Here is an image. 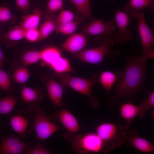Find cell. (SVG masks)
I'll return each mask as SVG.
<instances>
[{
  "label": "cell",
  "mask_w": 154,
  "mask_h": 154,
  "mask_svg": "<svg viewBox=\"0 0 154 154\" xmlns=\"http://www.w3.org/2000/svg\"><path fill=\"white\" fill-rule=\"evenodd\" d=\"M122 74L121 71L116 72L104 71L101 72L98 78L99 82L107 92H109L116 82L120 79Z\"/></svg>",
  "instance_id": "18"
},
{
  "label": "cell",
  "mask_w": 154,
  "mask_h": 154,
  "mask_svg": "<svg viewBox=\"0 0 154 154\" xmlns=\"http://www.w3.org/2000/svg\"><path fill=\"white\" fill-rule=\"evenodd\" d=\"M41 58V51L32 50L24 53L21 57V60L23 64L27 66L35 63Z\"/></svg>",
  "instance_id": "28"
},
{
  "label": "cell",
  "mask_w": 154,
  "mask_h": 154,
  "mask_svg": "<svg viewBox=\"0 0 154 154\" xmlns=\"http://www.w3.org/2000/svg\"><path fill=\"white\" fill-rule=\"evenodd\" d=\"M1 33V28H0V33Z\"/></svg>",
  "instance_id": "40"
},
{
  "label": "cell",
  "mask_w": 154,
  "mask_h": 154,
  "mask_svg": "<svg viewBox=\"0 0 154 154\" xmlns=\"http://www.w3.org/2000/svg\"><path fill=\"white\" fill-rule=\"evenodd\" d=\"M42 15V12L37 9H35L32 14L25 17L20 26L26 31L37 29Z\"/></svg>",
  "instance_id": "21"
},
{
  "label": "cell",
  "mask_w": 154,
  "mask_h": 154,
  "mask_svg": "<svg viewBox=\"0 0 154 154\" xmlns=\"http://www.w3.org/2000/svg\"><path fill=\"white\" fill-rule=\"evenodd\" d=\"M11 126L21 138H25L33 127L34 116L27 110L19 111L11 118Z\"/></svg>",
  "instance_id": "8"
},
{
  "label": "cell",
  "mask_w": 154,
  "mask_h": 154,
  "mask_svg": "<svg viewBox=\"0 0 154 154\" xmlns=\"http://www.w3.org/2000/svg\"><path fill=\"white\" fill-rule=\"evenodd\" d=\"M87 44V40L84 34L73 33L62 44L61 49L73 54L82 50Z\"/></svg>",
  "instance_id": "14"
},
{
  "label": "cell",
  "mask_w": 154,
  "mask_h": 154,
  "mask_svg": "<svg viewBox=\"0 0 154 154\" xmlns=\"http://www.w3.org/2000/svg\"><path fill=\"white\" fill-rule=\"evenodd\" d=\"M17 8L25 12L29 11V0H15Z\"/></svg>",
  "instance_id": "37"
},
{
  "label": "cell",
  "mask_w": 154,
  "mask_h": 154,
  "mask_svg": "<svg viewBox=\"0 0 154 154\" xmlns=\"http://www.w3.org/2000/svg\"><path fill=\"white\" fill-rule=\"evenodd\" d=\"M119 113L121 117L126 121L125 129L128 130L132 121L136 117H139L140 114L139 106L135 105L130 102L124 103L120 106Z\"/></svg>",
  "instance_id": "16"
},
{
  "label": "cell",
  "mask_w": 154,
  "mask_h": 154,
  "mask_svg": "<svg viewBox=\"0 0 154 154\" xmlns=\"http://www.w3.org/2000/svg\"><path fill=\"white\" fill-rule=\"evenodd\" d=\"M75 17L74 15L70 11L63 9L60 10L59 15L56 17L58 26L73 21Z\"/></svg>",
  "instance_id": "31"
},
{
  "label": "cell",
  "mask_w": 154,
  "mask_h": 154,
  "mask_svg": "<svg viewBox=\"0 0 154 154\" xmlns=\"http://www.w3.org/2000/svg\"><path fill=\"white\" fill-rule=\"evenodd\" d=\"M41 51V64L42 66H50L56 60L62 56L61 51L55 47H48Z\"/></svg>",
  "instance_id": "22"
},
{
  "label": "cell",
  "mask_w": 154,
  "mask_h": 154,
  "mask_svg": "<svg viewBox=\"0 0 154 154\" xmlns=\"http://www.w3.org/2000/svg\"><path fill=\"white\" fill-rule=\"evenodd\" d=\"M12 15L10 10L4 6H0V22L5 23L10 21Z\"/></svg>",
  "instance_id": "36"
},
{
  "label": "cell",
  "mask_w": 154,
  "mask_h": 154,
  "mask_svg": "<svg viewBox=\"0 0 154 154\" xmlns=\"http://www.w3.org/2000/svg\"><path fill=\"white\" fill-rule=\"evenodd\" d=\"M95 42L99 45L96 48L82 49L74 54V56L80 60L87 63L98 64L101 63L105 57L109 56L112 59L117 57L119 52L112 50L111 48L114 44V40L111 36L98 35Z\"/></svg>",
  "instance_id": "2"
},
{
  "label": "cell",
  "mask_w": 154,
  "mask_h": 154,
  "mask_svg": "<svg viewBox=\"0 0 154 154\" xmlns=\"http://www.w3.org/2000/svg\"><path fill=\"white\" fill-rule=\"evenodd\" d=\"M122 125L111 122L102 123L96 129V133L105 145V153H108L125 141L126 133Z\"/></svg>",
  "instance_id": "4"
},
{
  "label": "cell",
  "mask_w": 154,
  "mask_h": 154,
  "mask_svg": "<svg viewBox=\"0 0 154 154\" xmlns=\"http://www.w3.org/2000/svg\"><path fill=\"white\" fill-rule=\"evenodd\" d=\"M51 151L46 147L42 146L39 143L36 146L30 147L26 151L25 154H50Z\"/></svg>",
  "instance_id": "34"
},
{
  "label": "cell",
  "mask_w": 154,
  "mask_h": 154,
  "mask_svg": "<svg viewBox=\"0 0 154 154\" xmlns=\"http://www.w3.org/2000/svg\"><path fill=\"white\" fill-rule=\"evenodd\" d=\"M110 1H113L114 0H109Z\"/></svg>",
  "instance_id": "39"
},
{
  "label": "cell",
  "mask_w": 154,
  "mask_h": 154,
  "mask_svg": "<svg viewBox=\"0 0 154 154\" xmlns=\"http://www.w3.org/2000/svg\"><path fill=\"white\" fill-rule=\"evenodd\" d=\"M154 57V55L148 54L128 59L124 71L116 86L114 95L110 100V105L123 98H131L141 90L147 66V61Z\"/></svg>",
  "instance_id": "1"
},
{
  "label": "cell",
  "mask_w": 154,
  "mask_h": 154,
  "mask_svg": "<svg viewBox=\"0 0 154 154\" xmlns=\"http://www.w3.org/2000/svg\"><path fill=\"white\" fill-rule=\"evenodd\" d=\"M5 60L4 56L0 48V66L3 67Z\"/></svg>",
  "instance_id": "38"
},
{
  "label": "cell",
  "mask_w": 154,
  "mask_h": 154,
  "mask_svg": "<svg viewBox=\"0 0 154 154\" xmlns=\"http://www.w3.org/2000/svg\"><path fill=\"white\" fill-rule=\"evenodd\" d=\"M144 13L136 12L130 17L136 18L138 20L139 31L143 47L142 55L154 54V35L152 29L146 21Z\"/></svg>",
  "instance_id": "7"
},
{
  "label": "cell",
  "mask_w": 154,
  "mask_h": 154,
  "mask_svg": "<svg viewBox=\"0 0 154 154\" xmlns=\"http://www.w3.org/2000/svg\"><path fill=\"white\" fill-rule=\"evenodd\" d=\"M57 116L69 133L74 134L79 130L80 125L76 118L67 110L63 109L59 111Z\"/></svg>",
  "instance_id": "17"
},
{
  "label": "cell",
  "mask_w": 154,
  "mask_h": 154,
  "mask_svg": "<svg viewBox=\"0 0 154 154\" xmlns=\"http://www.w3.org/2000/svg\"><path fill=\"white\" fill-rule=\"evenodd\" d=\"M26 30L21 26H16L11 29L1 37L2 42L6 44L9 41H17L25 38Z\"/></svg>",
  "instance_id": "23"
},
{
  "label": "cell",
  "mask_w": 154,
  "mask_h": 154,
  "mask_svg": "<svg viewBox=\"0 0 154 154\" xmlns=\"http://www.w3.org/2000/svg\"><path fill=\"white\" fill-rule=\"evenodd\" d=\"M30 147L29 143L18 137H3L0 146V154H25Z\"/></svg>",
  "instance_id": "10"
},
{
  "label": "cell",
  "mask_w": 154,
  "mask_h": 154,
  "mask_svg": "<svg viewBox=\"0 0 154 154\" xmlns=\"http://www.w3.org/2000/svg\"><path fill=\"white\" fill-rule=\"evenodd\" d=\"M45 19L39 30L40 40L47 38L56 29L58 25L54 13H48L45 15Z\"/></svg>",
  "instance_id": "19"
},
{
  "label": "cell",
  "mask_w": 154,
  "mask_h": 154,
  "mask_svg": "<svg viewBox=\"0 0 154 154\" xmlns=\"http://www.w3.org/2000/svg\"><path fill=\"white\" fill-rule=\"evenodd\" d=\"M72 145L74 151L80 154L105 153L104 143L96 133L77 134L75 136Z\"/></svg>",
  "instance_id": "6"
},
{
  "label": "cell",
  "mask_w": 154,
  "mask_h": 154,
  "mask_svg": "<svg viewBox=\"0 0 154 154\" xmlns=\"http://www.w3.org/2000/svg\"><path fill=\"white\" fill-rule=\"evenodd\" d=\"M140 108V114L139 117L143 118L146 112L151 107L154 106V92H152L148 98L141 101L139 105Z\"/></svg>",
  "instance_id": "30"
},
{
  "label": "cell",
  "mask_w": 154,
  "mask_h": 154,
  "mask_svg": "<svg viewBox=\"0 0 154 154\" xmlns=\"http://www.w3.org/2000/svg\"><path fill=\"white\" fill-rule=\"evenodd\" d=\"M0 66V87L7 91L11 87V80L9 76Z\"/></svg>",
  "instance_id": "33"
},
{
  "label": "cell",
  "mask_w": 154,
  "mask_h": 154,
  "mask_svg": "<svg viewBox=\"0 0 154 154\" xmlns=\"http://www.w3.org/2000/svg\"><path fill=\"white\" fill-rule=\"evenodd\" d=\"M75 5L78 12L85 17L93 20L89 0H70Z\"/></svg>",
  "instance_id": "26"
},
{
  "label": "cell",
  "mask_w": 154,
  "mask_h": 154,
  "mask_svg": "<svg viewBox=\"0 0 154 154\" xmlns=\"http://www.w3.org/2000/svg\"><path fill=\"white\" fill-rule=\"evenodd\" d=\"M17 99L11 96H8L0 99V115L6 114L13 109L17 102Z\"/></svg>",
  "instance_id": "27"
},
{
  "label": "cell",
  "mask_w": 154,
  "mask_h": 154,
  "mask_svg": "<svg viewBox=\"0 0 154 154\" xmlns=\"http://www.w3.org/2000/svg\"><path fill=\"white\" fill-rule=\"evenodd\" d=\"M65 0H46L47 2L46 11L48 13H54L63 9L64 1Z\"/></svg>",
  "instance_id": "32"
},
{
  "label": "cell",
  "mask_w": 154,
  "mask_h": 154,
  "mask_svg": "<svg viewBox=\"0 0 154 154\" xmlns=\"http://www.w3.org/2000/svg\"><path fill=\"white\" fill-rule=\"evenodd\" d=\"M55 75L59 80L60 83L64 86H68L76 91L88 96L90 104L93 108L97 109L99 108V102L92 94L93 86L99 82L98 78L96 73H92L91 77L88 79L74 76L69 73L55 72Z\"/></svg>",
  "instance_id": "3"
},
{
  "label": "cell",
  "mask_w": 154,
  "mask_h": 154,
  "mask_svg": "<svg viewBox=\"0 0 154 154\" xmlns=\"http://www.w3.org/2000/svg\"><path fill=\"white\" fill-rule=\"evenodd\" d=\"M27 110L33 115V127L36 138L39 140L45 141L61 128L51 121L48 115L39 108L38 103L31 105Z\"/></svg>",
  "instance_id": "5"
},
{
  "label": "cell",
  "mask_w": 154,
  "mask_h": 154,
  "mask_svg": "<svg viewBox=\"0 0 154 154\" xmlns=\"http://www.w3.org/2000/svg\"><path fill=\"white\" fill-rule=\"evenodd\" d=\"M31 74L25 67L19 68L16 69L13 74V78L17 83L23 84L29 79Z\"/></svg>",
  "instance_id": "29"
},
{
  "label": "cell",
  "mask_w": 154,
  "mask_h": 154,
  "mask_svg": "<svg viewBox=\"0 0 154 154\" xmlns=\"http://www.w3.org/2000/svg\"><path fill=\"white\" fill-rule=\"evenodd\" d=\"M25 38L31 42H35L40 40L39 31L38 28L26 31Z\"/></svg>",
  "instance_id": "35"
},
{
  "label": "cell",
  "mask_w": 154,
  "mask_h": 154,
  "mask_svg": "<svg viewBox=\"0 0 154 154\" xmlns=\"http://www.w3.org/2000/svg\"><path fill=\"white\" fill-rule=\"evenodd\" d=\"M127 146H133L141 152L149 153L153 151L154 147L148 140L140 137L138 132L135 130H131L126 134L125 142Z\"/></svg>",
  "instance_id": "13"
},
{
  "label": "cell",
  "mask_w": 154,
  "mask_h": 154,
  "mask_svg": "<svg viewBox=\"0 0 154 154\" xmlns=\"http://www.w3.org/2000/svg\"><path fill=\"white\" fill-rule=\"evenodd\" d=\"M116 31V26L112 22L108 21L105 24L100 19L92 20L85 25L83 29L84 35L88 36L101 35L111 36Z\"/></svg>",
  "instance_id": "11"
},
{
  "label": "cell",
  "mask_w": 154,
  "mask_h": 154,
  "mask_svg": "<svg viewBox=\"0 0 154 154\" xmlns=\"http://www.w3.org/2000/svg\"><path fill=\"white\" fill-rule=\"evenodd\" d=\"M115 18L118 31L115 34L114 40L118 43L124 44L133 36V32L128 28L131 22L130 17L123 11L117 10Z\"/></svg>",
  "instance_id": "9"
},
{
  "label": "cell",
  "mask_w": 154,
  "mask_h": 154,
  "mask_svg": "<svg viewBox=\"0 0 154 154\" xmlns=\"http://www.w3.org/2000/svg\"><path fill=\"white\" fill-rule=\"evenodd\" d=\"M50 66L56 73H65L74 72L68 59L62 56L56 60Z\"/></svg>",
  "instance_id": "24"
},
{
  "label": "cell",
  "mask_w": 154,
  "mask_h": 154,
  "mask_svg": "<svg viewBox=\"0 0 154 154\" xmlns=\"http://www.w3.org/2000/svg\"><path fill=\"white\" fill-rule=\"evenodd\" d=\"M21 97L25 102L31 104L42 101L44 98L42 91L39 89H33L25 87L22 89Z\"/></svg>",
  "instance_id": "20"
},
{
  "label": "cell",
  "mask_w": 154,
  "mask_h": 154,
  "mask_svg": "<svg viewBox=\"0 0 154 154\" xmlns=\"http://www.w3.org/2000/svg\"><path fill=\"white\" fill-rule=\"evenodd\" d=\"M85 17H79L75 20L58 26L56 31L65 35H71L75 31L77 27L85 19Z\"/></svg>",
  "instance_id": "25"
},
{
  "label": "cell",
  "mask_w": 154,
  "mask_h": 154,
  "mask_svg": "<svg viewBox=\"0 0 154 154\" xmlns=\"http://www.w3.org/2000/svg\"><path fill=\"white\" fill-rule=\"evenodd\" d=\"M45 83L50 99L54 107L65 105L62 101L63 92L65 86L59 83L52 78H48Z\"/></svg>",
  "instance_id": "12"
},
{
  "label": "cell",
  "mask_w": 154,
  "mask_h": 154,
  "mask_svg": "<svg viewBox=\"0 0 154 154\" xmlns=\"http://www.w3.org/2000/svg\"><path fill=\"white\" fill-rule=\"evenodd\" d=\"M154 10V0H129L123 9V11L130 17L138 11L151 13Z\"/></svg>",
  "instance_id": "15"
}]
</instances>
